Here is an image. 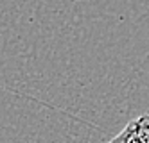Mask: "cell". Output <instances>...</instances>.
<instances>
[{"label": "cell", "instance_id": "6da1fadb", "mask_svg": "<svg viewBox=\"0 0 149 143\" xmlns=\"http://www.w3.org/2000/svg\"><path fill=\"white\" fill-rule=\"evenodd\" d=\"M108 143H149V113L136 116Z\"/></svg>", "mask_w": 149, "mask_h": 143}]
</instances>
